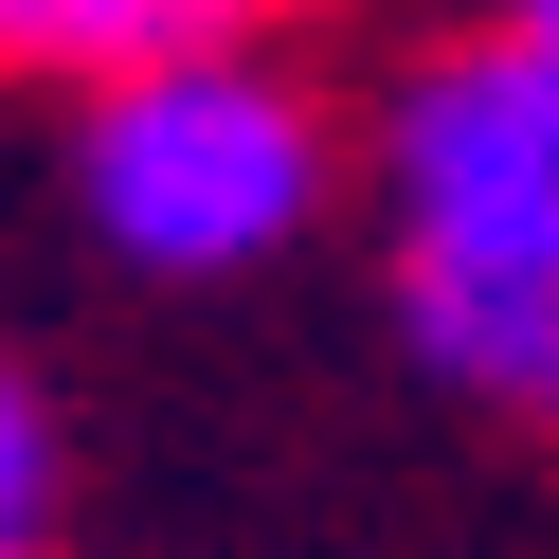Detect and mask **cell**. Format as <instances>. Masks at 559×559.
Instances as JSON below:
<instances>
[{"mask_svg":"<svg viewBox=\"0 0 559 559\" xmlns=\"http://www.w3.org/2000/svg\"><path fill=\"white\" fill-rule=\"evenodd\" d=\"M397 271L559 289V73L523 37H469L397 91Z\"/></svg>","mask_w":559,"mask_h":559,"instance_id":"obj_2","label":"cell"},{"mask_svg":"<svg viewBox=\"0 0 559 559\" xmlns=\"http://www.w3.org/2000/svg\"><path fill=\"white\" fill-rule=\"evenodd\" d=\"M325 199V109L253 55H181V73L91 91V235L145 271H253Z\"/></svg>","mask_w":559,"mask_h":559,"instance_id":"obj_1","label":"cell"},{"mask_svg":"<svg viewBox=\"0 0 559 559\" xmlns=\"http://www.w3.org/2000/svg\"><path fill=\"white\" fill-rule=\"evenodd\" d=\"M542 415H559V397H542Z\"/></svg>","mask_w":559,"mask_h":559,"instance_id":"obj_7","label":"cell"},{"mask_svg":"<svg viewBox=\"0 0 559 559\" xmlns=\"http://www.w3.org/2000/svg\"><path fill=\"white\" fill-rule=\"evenodd\" d=\"M415 361L469 397H559V289H487V271H397Z\"/></svg>","mask_w":559,"mask_h":559,"instance_id":"obj_4","label":"cell"},{"mask_svg":"<svg viewBox=\"0 0 559 559\" xmlns=\"http://www.w3.org/2000/svg\"><path fill=\"white\" fill-rule=\"evenodd\" d=\"M37 397H19V379H0V559H37Z\"/></svg>","mask_w":559,"mask_h":559,"instance_id":"obj_5","label":"cell"},{"mask_svg":"<svg viewBox=\"0 0 559 559\" xmlns=\"http://www.w3.org/2000/svg\"><path fill=\"white\" fill-rule=\"evenodd\" d=\"M271 0H0V73H55V91H127V73H181V55H253Z\"/></svg>","mask_w":559,"mask_h":559,"instance_id":"obj_3","label":"cell"},{"mask_svg":"<svg viewBox=\"0 0 559 559\" xmlns=\"http://www.w3.org/2000/svg\"><path fill=\"white\" fill-rule=\"evenodd\" d=\"M506 37H523V55H542V73H559V0H523V19H506Z\"/></svg>","mask_w":559,"mask_h":559,"instance_id":"obj_6","label":"cell"}]
</instances>
